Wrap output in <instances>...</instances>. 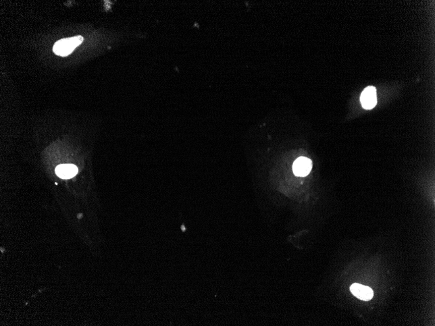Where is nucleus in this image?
Listing matches in <instances>:
<instances>
[{
	"mask_svg": "<svg viewBox=\"0 0 435 326\" xmlns=\"http://www.w3.org/2000/svg\"><path fill=\"white\" fill-rule=\"evenodd\" d=\"M361 102L362 107L364 109H372L375 107L377 103L375 87L373 86L366 87L362 93Z\"/></svg>",
	"mask_w": 435,
	"mask_h": 326,
	"instance_id": "obj_2",
	"label": "nucleus"
},
{
	"mask_svg": "<svg viewBox=\"0 0 435 326\" xmlns=\"http://www.w3.org/2000/svg\"><path fill=\"white\" fill-rule=\"evenodd\" d=\"M83 41H84V38L80 35L61 39L54 44V53L56 55L65 57V56L70 54L77 47L82 43Z\"/></svg>",
	"mask_w": 435,
	"mask_h": 326,
	"instance_id": "obj_1",
	"label": "nucleus"
},
{
	"mask_svg": "<svg viewBox=\"0 0 435 326\" xmlns=\"http://www.w3.org/2000/svg\"><path fill=\"white\" fill-rule=\"evenodd\" d=\"M311 160L306 157L299 158L293 165V173L298 176H307L311 171Z\"/></svg>",
	"mask_w": 435,
	"mask_h": 326,
	"instance_id": "obj_3",
	"label": "nucleus"
},
{
	"mask_svg": "<svg viewBox=\"0 0 435 326\" xmlns=\"http://www.w3.org/2000/svg\"><path fill=\"white\" fill-rule=\"evenodd\" d=\"M78 168L72 164L58 165L56 169V174L63 179H69L78 173Z\"/></svg>",
	"mask_w": 435,
	"mask_h": 326,
	"instance_id": "obj_5",
	"label": "nucleus"
},
{
	"mask_svg": "<svg viewBox=\"0 0 435 326\" xmlns=\"http://www.w3.org/2000/svg\"><path fill=\"white\" fill-rule=\"evenodd\" d=\"M350 290L351 293L360 300L364 301L371 300L373 297V291L371 288L359 283L352 284Z\"/></svg>",
	"mask_w": 435,
	"mask_h": 326,
	"instance_id": "obj_4",
	"label": "nucleus"
}]
</instances>
